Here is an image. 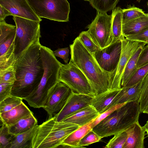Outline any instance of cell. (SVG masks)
Listing matches in <instances>:
<instances>
[{
    "instance_id": "obj_1",
    "label": "cell",
    "mask_w": 148,
    "mask_h": 148,
    "mask_svg": "<svg viewBox=\"0 0 148 148\" xmlns=\"http://www.w3.org/2000/svg\"><path fill=\"white\" fill-rule=\"evenodd\" d=\"M40 39L35 40L15 61L16 80L11 95L22 99L37 88L43 75Z\"/></svg>"
},
{
    "instance_id": "obj_2",
    "label": "cell",
    "mask_w": 148,
    "mask_h": 148,
    "mask_svg": "<svg viewBox=\"0 0 148 148\" xmlns=\"http://www.w3.org/2000/svg\"><path fill=\"white\" fill-rule=\"evenodd\" d=\"M69 47L71 59L88 79L95 95L110 90L112 74L101 69L94 57L85 47L78 37Z\"/></svg>"
},
{
    "instance_id": "obj_3",
    "label": "cell",
    "mask_w": 148,
    "mask_h": 148,
    "mask_svg": "<svg viewBox=\"0 0 148 148\" xmlns=\"http://www.w3.org/2000/svg\"><path fill=\"white\" fill-rule=\"evenodd\" d=\"M140 113L139 99L125 103L92 130L101 138L114 135L138 121Z\"/></svg>"
},
{
    "instance_id": "obj_4",
    "label": "cell",
    "mask_w": 148,
    "mask_h": 148,
    "mask_svg": "<svg viewBox=\"0 0 148 148\" xmlns=\"http://www.w3.org/2000/svg\"><path fill=\"white\" fill-rule=\"evenodd\" d=\"M80 127L64 121H57L53 117L38 125L34 134L32 148H56Z\"/></svg>"
},
{
    "instance_id": "obj_5",
    "label": "cell",
    "mask_w": 148,
    "mask_h": 148,
    "mask_svg": "<svg viewBox=\"0 0 148 148\" xmlns=\"http://www.w3.org/2000/svg\"><path fill=\"white\" fill-rule=\"evenodd\" d=\"M16 27L14 54L16 60L35 40L41 37L40 22L13 16Z\"/></svg>"
},
{
    "instance_id": "obj_6",
    "label": "cell",
    "mask_w": 148,
    "mask_h": 148,
    "mask_svg": "<svg viewBox=\"0 0 148 148\" xmlns=\"http://www.w3.org/2000/svg\"><path fill=\"white\" fill-rule=\"evenodd\" d=\"M36 15L59 22L69 21L70 4L67 0H27Z\"/></svg>"
},
{
    "instance_id": "obj_7",
    "label": "cell",
    "mask_w": 148,
    "mask_h": 148,
    "mask_svg": "<svg viewBox=\"0 0 148 148\" xmlns=\"http://www.w3.org/2000/svg\"><path fill=\"white\" fill-rule=\"evenodd\" d=\"M59 81L65 84L74 92L95 95L88 79L71 59L68 63L62 64Z\"/></svg>"
},
{
    "instance_id": "obj_8",
    "label": "cell",
    "mask_w": 148,
    "mask_h": 148,
    "mask_svg": "<svg viewBox=\"0 0 148 148\" xmlns=\"http://www.w3.org/2000/svg\"><path fill=\"white\" fill-rule=\"evenodd\" d=\"M0 70L14 69L16 27L0 21Z\"/></svg>"
},
{
    "instance_id": "obj_9",
    "label": "cell",
    "mask_w": 148,
    "mask_h": 148,
    "mask_svg": "<svg viewBox=\"0 0 148 148\" xmlns=\"http://www.w3.org/2000/svg\"><path fill=\"white\" fill-rule=\"evenodd\" d=\"M112 14L97 12L96 16L86 28L87 32L95 43L101 49L113 41L112 30Z\"/></svg>"
},
{
    "instance_id": "obj_10",
    "label": "cell",
    "mask_w": 148,
    "mask_h": 148,
    "mask_svg": "<svg viewBox=\"0 0 148 148\" xmlns=\"http://www.w3.org/2000/svg\"><path fill=\"white\" fill-rule=\"evenodd\" d=\"M121 51L122 41L118 40L96 52L94 56L101 69L112 76L118 66Z\"/></svg>"
},
{
    "instance_id": "obj_11",
    "label": "cell",
    "mask_w": 148,
    "mask_h": 148,
    "mask_svg": "<svg viewBox=\"0 0 148 148\" xmlns=\"http://www.w3.org/2000/svg\"><path fill=\"white\" fill-rule=\"evenodd\" d=\"M122 51L118 66L111 79L110 90H119L124 70L130 58L143 42L128 40H121Z\"/></svg>"
},
{
    "instance_id": "obj_12",
    "label": "cell",
    "mask_w": 148,
    "mask_h": 148,
    "mask_svg": "<svg viewBox=\"0 0 148 148\" xmlns=\"http://www.w3.org/2000/svg\"><path fill=\"white\" fill-rule=\"evenodd\" d=\"M72 90L65 84L59 81L50 95L43 109L52 118L63 108L67 101Z\"/></svg>"
},
{
    "instance_id": "obj_13",
    "label": "cell",
    "mask_w": 148,
    "mask_h": 148,
    "mask_svg": "<svg viewBox=\"0 0 148 148\" xmlns=\"http://www.w3.org/2000/svg\"><path fill=\"white\" fill-rule=\"evenodd\" d=\"M93 96L75 93H71L62 110L53 116L57 121H63L77 111L90 105Z\"/></svg>"
},
{
    "instance_id": "obj_14",
    "label": "cell",
    "mask_w": 148,
    "mask_h": 148,
    "mask_svg": "<svg viewBox=\"0 0 148 148\" xmlns=\"http://www.w3.org/2000/svg\"><path fill=\"white\" fill-rule=\"evenodd\" d=\"M0 5L10 12L13 16L40 22L42 21L34 12L27 0H0Z\"/></svg>"
},
{
    "instance_id": "obj_15",
    "label": "cell",
    "mask_w": 148,
    "mask_h": 148,
    "mask_svg": "<svg viewBox=\"0 0 148 148\" xmlns=\"http://www.w3.org/2000/svg\"><path fill=\"white\" fill-rule=\"evenodd\" d=\"M127 138L123 148H143L146 130L138 121L126 130Z\"/></svg>"
},
{
    "instance_id": "obj_16",
    "label": "cell",
    "mask_w": 148,
    "mask_h": 148,
    "mask_svg": "<svg viewBox=\"0 0 148 148\" xmlns=\"http://www.w3.org/2000/svg\"><path fill=\"white\" fill-rule=\"evenodd\" d=\"M99 114L96 109L90 105L75 112L62 121L75 124L80 127L95 119Z\"/></svg>"
},
{
    "instance_id": "obj_17",
    "label": "cell",
    "mask_w": 148,
    "mask_h": 148,
    "mask_svg": "<svg viewBox=\"0 0 148 148\" xmlns=\"http://www.w3.org/2000/svg\"><path fill=\"white\" fill-rule=\"evenodd\" d=\"M142 81L131 86L121 87L110 106L109 109L117 104L139 99Z\"/></svg>"
},
{
    "instance_id": "obj_18",
    "label": "cell",
    "mask_w": 148,
    "mask_h": 148,
    "mask_svg": "<svg viewBox=\"0 0 148 148\" xmlns=\"http://www.w3.org/2000/svg\"><path fill=\"white\" fill-rule=\"evenodd\" d=\"M32 112L22 102L20 104L7 112L0 114L1 121L8 127Z\"/></svg>"
},
{
    "instance_id": "obj_19",
    "label": "cell",
    "mask_w": 148,
    "mask_h": 148,
    "mask_svg": "<svg viewBox=\"0 0 148 148\" xmlns=\"http://www.w3.org/2000/svg\"><path fill=\"white\" fill-rule=\"evenodd\" d=\"M120 90H109L94 96L91 100L90 105L96 109L99 114L102 113L109 109Z\"/></svg>"
},
{
    "instance_id": "obj_20",
    "label": "cell",
    "mask_w": 148,
    "mask_h": 148,
    "mask_svg": "<svg viewBox=\"0 0 148 148\" xmlns=\"http://www.w3.org/2000/svg\"><path fill=\"white\" fill-rule=\"evenodd\" d=\"M94 119L89 123L79 127L70 134L57 148H79L81 139L93 129Z\"/></svg>"
},
{
    "instance_id": "obj_21",
    "label": "cell",
    "mask_w": 148,
    "mask_h": 148,
    "mask_svg": "<svg viewBox=\"0 0 148 148\" xmlns=\"http://www.w3.org/2000/svg\"><path fill=\"white\" fill-rule=\"evenodd\" d=\"M148 29V13L122 24L124 36L134 34Z\"/></svg>"
},
{
    "instance_id": "obj_22",
    "label": "cell",
    "mask_w": 148,
    "mask_h": 148,
    "mask_svg": "<svg viewBox=\"0 0 148 148\" xmlns=\"http://www.w3.org/2000/svg\"><path fill=\"white\" fill-rule=\"evenodd\" d=\"M37 120L32 112L9 127V131L11 133L16 135L29 130L37 125Z\"/></svg>"
},
{
    "instance_id": "obj_23",
    "label": "cell",
    "mask_w": 148,
    "mask_h": 148,
    "mask_svg": "<svg viewBox=\"0 0 148 148\" xmlns=\"http://www.w3.org/2000/svg\"><path fill=\"white\" fill-rule=\"evenodd\" d=\"M146 44L143 42L131 57L125 67L121 81V87L125 84L137 71L136 65L140 53Z\"/></svg>"
},
{
    "instance_id": "obj_24",
    "label": "cell",
    "mask_w": 148,
    "mask_h": 148,
    "mask_svg": "<svg viewBox=\"0 0 148 148\" xmlns=\"http://www.w3.org/2000/svg\"><path fill=\"white\" fill-rule=\"evenodd\" d=\"M122 9L119 7L112 10V30L114 40H122L125 38L122 32Z\"/></svg>"
},
{
    "instance_id": "obj_25",
    "label": "cell",
    "mask_w": 148,
    "mask_h": 148,
    "mask_svg": "<svg viewBox=\"0 0 148 148\" xmlns=\"http://www.w3.org/2000/svg\"><path fill=\"white\" fill-rule=\"evenodd\" d=\"M38 126L37 124L25 132L15 135L10 148H32L33 138Z\"/></svg>"
},
{
    "instance_id": "obj_26",
    "label": "cell",
    "mask_w": 148,
    "mask_h": 148,
    "mask_svg": "<svg viewBox=\"0 0 148 148\" xmlns=\"http://www.w3.org/2000/svg\"><path fill=\"white\" fill-rule=\"evenodd\" d=\"M119 0H89L90 4L97 12L107 13L116 7Z\"/></svg>"
},
{
    "instance_id": "obj_27",
    "label": "cell",
    "mask_w": 148,
    "mask_h": 148,
    "mask_svg": "<svg viewBox=\"0 0 148 148\" xmlns=\"http://www.w3.org/2000/svg\"><path fill=\"white\" fill-rule=\"evenodd\" d=\"M145 14L142 9L134 5H128L126 8L122 9V24L139 17Z\"/></svg>"
},
{
    "instance_id": "obj_28",
    "label": "cell",
    "mask_w": 148,
    "mask_h": 148,
    "mask_svg": "<svg viewBox=\"0 0 148 148\" xmlns=\"http://www.w3.org/2000/svg\"><path fill=\"white\" fill-rule=\"evenodd\" d=\"M126 130L114 135L104 147L105 148H123L127 138Z\"/></svg>"
},
{
    "instance_id": "obj_29",
    "label": "cell",
    "mask_w": 148,
    "mask_h": 148,
    "mask_svg": "<svg viewBox=\"0 0 148 148\" xmlns=\"http://www.w3.org/2000/svg\"><path fill=\"white\" fill-rule=\"evenodd\" d=\"M139 101L140 112L143 113L148 104V73L142 80Z\"/></svg>"
},
{
    "instance_id": "obj_30",
    "label": "cell",
    "mask_w": 148,
    "mask_h": 148,
    "mask_svg": "<svg viewBox=\"0 0 148 148\" xmlns=\"http://www.w3.org/2000/svg\"><path fill=\"white\" fill-rule=\"evenodd\" d=\"M78 37L85 47L93 56L96 52L101 49L90 38L86 31L82 32Z\"/></svg>"
},
{
    "instance_id": "obj_31",
    "label": "cell",
    "mask_w": 148,
    "mask_h": 148,
    "mask_svg": "<svg viewBox=\"0 0 148 148\" xmlns=\"http://www.w3.org/2000/svg\"><path fill=\"white\" fill-rule=\"evenodd\" d=\"M14 136L9 132V127L2 123L0 129V148H10Z\"/></svg>"
},
{
    "instance_id": "obj_32",
    "label": "cell",
    "mask_w": 148,
    "mask_h": 148,
    "mask_svg": "<svg viewBox=\"0 0 148 148\" xmlns=\"http://www.w3.org/2000/svg\"><path fill=\"white\" fill-rule=\"evenodd\" d=\"M23 99L11 95L0 102V114L9 111L20 104Z\"/></svg>"
},
{
    "instance_id": "obj_33",
    "label": "cell",
    "mask_w": 148,
    "mask_h": 148,
    "mask_svg": "<svg viewBox=\"0 0 148 148\" xmlns=\"http://www.w3.org/2000/svg\"><path fill=\"white\" fill-rule=\"evenodd\" d=\"M148 73V63L138 68L123 87L132 86L142 80Z\"/></svg>"
},
{
    "instance_id": "obj_34",
    "label": "cell",
    "mask_w": 148,
    "mask_h": 148,
    "mask_svg": "<svg viewBox=\"0 0 148 148\" xmlns=\"http://www.w3.org/2000/svg\"><path fill=\"white\" fill-rule=\"evenodd\" d=\"M101 138L92 130L88 132L81 139L79 145V148L84 147L92 144L99 142Z\"/></svg>"
},
{
    "instance_id": "obj_35",
    "label": "cell",
    "mask_w": 148,
    "mask_h": 148,
    "mask_svg": "<svg viewBox=\"0 0 148 148\" xmlns=\"http://www.w3.org/2000/svg\"><path fill=\"white\" fill-rule=\"evenodd\" d=\"M15 80V69L0 70V82L14 84Z\"/></svg>"
},
{
    "instance_id": "obj_36",
    "label": "cell",
    "mask_w": 148,
    "mask_h": 148,
    "mask_svg": "<svg viewBox=\"0 0 148 148\" xmlns=\"http://www.w3.org/2000/svg\"><path fill=\"white\" fill-rule=\"evenodd\" d=\"M13 84L0 82V102L12 95L11 92Z\"/></svg>"
},
{
    "instance_id": "obj_37",
    "label": "cell",
    "mask_w": 148,
    "mask_h": 148,
    "mask_svg": "<svg viewBox=\"0 0 148 148\" xmlns=\"http://www.w3.org/2000/svg\"><path fill=\"white\" fill-rule=\"evenodd\" d=\"M129 40L148 44V29L134 34L125 36Z\"/></svg>"
},
{
    "instance_id": "obj_38",
    "label": "cell",
    "mask_w": 148,
    "mask_h": 148,
    "mask_svg": "<svg viewBox=\"0 0 148 148\" xmlns=\"http://www.w3.org/2000/svg\"><path fill=\"white\" fill-rule=\"evenodd\" d=\"M124 103L116 105L110 108L102 113L99 114L93 122V128L115 110L122 106Z\"/></svg>"
},
{
    "instance_id": "obj_39",
    "label": "cell",
    "mask_w": 148,
    "mask_h": 148,
    "mask_svg": "<svg viewBox=\"0 0 148 148\" xmlns=\"http://www.w3.org/2000/svg\"><path fill=\"white\" fill-rule=\"evenodd\" d=\"M148 63V44L143 48L138 58L136 66L138 69Z\"/></svg>"
},
{
    "instance_id": "obj_40",
    "label": "cell",
    "mask_w": 148,
    "mask_h": 148,
    "mask_svg": "<svg viewBox=\"0 0 148 148\" xmlns=\"http://www.w3.org/2000/svg\"><path fill=\"white\" fill-rule=\"evenodd\" d=\"M70 49L68 47L63 48H58L53 51L56 56L62 58L64 63L67 64L69 60V57Z\"/></svg>"
},
{
    "instance_id": "obj_41",
    "label": "cell",
    "mask_w": 148,
    "mask_h": 148,
    "mask_svg": "<svg viewBox=\"0 0 148 148\" xmlns=\"http://www.w3.org/2000/svg\"><path fill=\"white\" fill-rule=\"evenodd\" d=\"M12 14L6 8L0 5V21L4 20L5 17Z\"/></svg>"
},
{
    "instance_id": "obj_42",
    "label": "cell",
    "mask_w": 148,
    "mask_h": 148,
    "mask_svg": "<svg viewBox=\"0 0 148 148\" xmlns=\"http://www.w3.org/2000/svg\"><path fill=\"white\" fill-rule=\"evenodd\" d=\"M143 113L148 114V104L146 107L145 108V109Z\"/></svg>"
},
{
    "instance_id": "obj_43",
    "label": "cell",
    "mask_w": 148,
    "mask_h": 148,
    "mask_svg": "<svg viewBox=\"0 0 148 148\" xmlns=\"http://www.w3.org/2000/svg\"><path fill=\"white\" fill-rule=\"evenodd\" d=\"M145 128L148 127V120L144 126Z\"/></svg>"
},
{
    "instance_id": "obj_44",
    "label": "cell",
    "mask_w": 148,
    "mask_h": 148,
    "mask_svg": "<svg viewBox=\"0 0 148 148\" xmlns=\"http://www.w3.org/2000/svg\"><path fill=\"white\" fill-rule=\"evenodd\" d=\"M146 131L147 132V135L148 136V127L147 128H145Z\"/></svg>"
},
{
    "instance_id": "obj_45",
    "label": "cell",
    "mask_w": 148,
    "mask_h": 148,
    "mask_svg": "<svg viewBox=\"0 0 148 148\" xmlns=\"http://www.w3.org/2000/svg\"><path fill=\"white\" fill-rule=\"evenodd\" d=\"M139 3L141 1V0H136Z\"/></svg>"
},
{
    "instance_id": "obj_46",
    "label": "cell",
    "mask_w": 148,
    "mask_h": 148,
    "mask_svg": "<svg viewBox=\"0 0 148 148\" xmlns=\"http://www.w3.org/2000/svg\"><path fill=\"white\" fill-rule=\"evenodd\" d=\"M84 0L85 1H89V0Z\"/></svg>"
},
{
    "instance_id": "obj_47",
    "label": "cell",
    "mask_w": 148,
    "mask_h": 148,
    "mask_svg": "<svg viewBox=\"0 0 148 148\" xmlns=\"http://www.w3.org/2000/svg\"><path fill=\"white\" fill-rule=\"evenodd\" d=\"M147 6H148V1L147 2Z\"/></svg>"
}]
</instances>
